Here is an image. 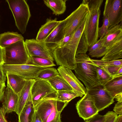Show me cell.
Masks as SVG:
<instances>
[{
  "label": "cell",
  "instance_id": "obj_1",
  "mask_svg": "<svg viewBox=\"0 0 122 122\" xmlns=\"http://www.w3.org/2000/svg\"><path fill=\"white\" fill-rule=\"evenodd\" d=\"M88 15L73 31L67 42L63 46L58 47L53 51L54 60L57 65L71 70H74L76 68V51Z\"/></svg>",
  "mask_w": 122,
  "mask_h": 122
},
{
  "label": "cell",
  "instance_id": "obj_2",
  "mask_svg": "<svg viewBox=\"0 0 122 122\" xmlns=\"http://www.w3.org/2000/svg\"><path fill=\"white\" fill-rule=\"evenodd\" d=\"M76 66L75 76L84 84L87 90L101 85L98 77L95 64L86 53L76 55Z\"/></svg>",
  "mask_w": 122,
  "mask_h": 122
},
{
  "label": "cell",
  "instance_id": "obj_3",
  "mask_svg": "<svg viewBox=\"0 0 122 122\" xmlns=\"http://www.w3.org/2000/svg\"><path fill=\"white\" fill-rule=\"evenodd\" d=\"M86 0L88 6L89 12L83 33L89 47L97 40L100 8L103 0Z\"/></svg>",
  "mask_w": 122,
  "mask_h": 122
},
{
  "label": "cell",
  "instance_id": "obj_4",
  "mask_svg": "<svg viewBox=\"0 0 122 122\" xmlns=\"http://www.w3.org/2000/svg\"><path fill=\"white\" fill-rule=\"evenodd\" d=\"M14 16L15 25L22 34L24 33L31 16L29 7L25 0H6Z\"/></svg>",
  "mask_w": 122,
  "mask_h": 122
},
{
  "label": "cell",
  "instance_id": "obj_5",
  "mask_svg": "<svg viewBox=\"0 0 122 122\" xmlns=\"http://www.w3.org/2000/svg\"><path fill=\"white\" fill-rule=\"evenodd\" d=\"M3 48L5 63L8 65L28 64L30 56L23 40Z\"/></svg>",
  "mask_w": 122,
  "mask_h": 122
},
{
  "label": "cell",
  "instance_id": "obj_6",
  "mask_svg": "<svg viewBox=\"0 0 122 122\" xmlns=\"http://www.w3.org/2000/svg\"><path fill=\"white\" fill-rule=\"evenodd\" d=\"M89 10L86 0H83L79 6L64 20V37L71 34L74 30L88 15Z\"/></svg>",
  "mask_w": 122,
  "mask_h": 122
},
{
  "label": "cell",
  "instance_id": "obj_7",
  "mask_svg": "<svg viewBox=\"0 0 122 122\" xmlns=\"http://www.w3.org/2000/svg\"><path fill=\"white\" fill-rule=\"evenodd\" d=\"M2 68L5 74H15L27 80L35 79L39 71L46 68L27 64L14 65L4 64Z\"/></svg>",
  "mask_w": 122,
  "mask_h": 122
},
{
  "label": "cell",
  "instance_id": "obj_8",
  "mask_svg": "<svg viewBox=\"0 0 122 122\" xmlns=\"http://www.w3.org/2000/svg\"><path fill=\"white\" fill-rule=\"evenodd\" d=\"M56 92L44 99L34 107L35 110L41 119L45 122L47 117L55 109L68 103L57 100Z\"/></svg>",
  "mask_w": 122,
  "mask_h": 122
},
{
  "label": "cell",
  "instance_id": "obj_9",
  "mask_svg": "<svg viewBox=\"0 0 122 122\" xmlns=\"http://www.w3.org/2000/svg\"><path fill=\"white\" fill-rule=\"evenodd\" d=\"M86 91L93 99L99 112L108 107L114 102V98L104 88L103 85L95 86Z\"/></svg>",
  "mask_w": 122,
  "mask_h": 122
},
{
  "label": "cell",
  "instance_id": "obj_10",
  "mask_svg": "<svg viewBox=\"0 0 122 122\" xmlns=\"http://www.w3.org/2000/svg\"><path fill=\"white\" fill-rule=\"evenodd\" d=\"M103 14L108 20L109 30L118 24L122 20V0H106Z\"/></svg>",
  "mask_w": 122,
  "mask_h": 122
},
{
  "label": "cell",
  "instance_id": "obj_11",
  "mask_svg": "<svg viewBox=\"0 0 122 122\" xmlns=\"http://www.w3.org/2000/svg\"><path fill=\"white\" fill-rule=\"evenodd\" d=\"M24 43L30 57H40L54 61L53 51L47 46L43 41H39L34 39H26Z\"/></svg>",
  "mask_w": 122,
  "mask_h": 122
},
{
  "label": "cell",
  "instance_id": "obj_12",
  "mask_svg": "<svg viewBox=\"0 0 122 122\" xmlns=\"http://www.w3.org/2000/svg\"><path fill=\"white\" fill-rule=\"evenodd\" d=\"M56 92L47 81L35 80L31 90L30 99L35 106Z\"/></svg>",
  "mask_w": 122,
  "mask_h": 122
},
{
  "label": "cell",
  "instance_id": "obj_13",
  "mask_svg": "<svg viewBox=\"0 0 122 122\" xmlns=\"http://www.w3.org/2000/svg\"><path fill=\"white\" fill-rule=\"evenodd\" d=\"M76 107L79 117L85 121L98 114L99 112L87 91L84 96L77 102Z\"/></svg>",
  "mask_w": 122,
  "mask_h": 122
},
{
  "label": "cell",
  "instance_id": "obj_14",
  "mask_svg": "<svg viewBox=\"0 0 122 122\" xmlns=\"http://www.w3.org/2000/svg\"><path fill=\"white\" fill-rule=\"evenodd\" d=\"M57 70L59 75L66 81L73 91L81 97L86 93V88L80 81L71 70L65 67L60 66Z\"/></svg>",
  "mask_w": 122,
  "mask_h": 122
},
{
  "label": "cell",
  "instance_id": "obj_15",
  "mask_svg": "<svg viewBox=\"0 0 122 122\" xmlns=\"http://www.w3.org/2000/svg\"><path fill=\"white\" fill-rule=\"evenodd\" d=\"M64 20L60 21L56 26L43 40L47 46L53 51L58 47L64 37Z\"/></svg>",
  "mask_w": 122,
  "mask_h": 122
},
{
  "label": "cell",
  "instance_id": "obj_16",
  "mask_svg": "<svg viewBox=\"0 0 122 122\" xmlns=\"http://www.w3.org/2000/svg\"><path fill=\"white\" fill-rule=\"evenodd\" d=\"M18 97V95L7 85L5 90L1 107L5 114L15 112Z\"/></svg>",
  "mask_w": 122,
  "mask_h": 122
},
{
  "label": "cell",
  "instance_id": "obj_17",
  "mask_svg": "<svg viewBox=\"0 0 122 122\" xmlns=\"http://www.w3.org/2000/svg\"><path fill=\"white\" fill-rule=\"evenodd\" d=\"M35 81V79L27 80L18 95V100L15 112L19 116L27 103L31 97L32 86Z\"/></svg>",
  "mask_w": 122,
  "mask_h": 122
},
{
  "label": "cell",
  "instance_id": "obj_18",
  "mask_svg": "<svg viewBox=\"0 0 122 122\" xmlns=\"http://www.w3.org/2000/svg\"><path fill=\"white\" fill-rule=\"evenodd\" d=\"M122 39V23L109 29L102 38V46L107 49L116 42Z\"/></svg>",
  "mask_w": 122,
  "mask_h": 122
},
{
  "label": "cell",
  "instance_id": "obj_19",
  "mask_svg": "<svg viewBox=\"0 0 122 122\" xmlns=\"http://www.w3.org/2000/svg\"><path fill=\"white\" fill-rule=\"evenodd\" d=\"M103 86L114 98L116 95L122 93V75L113 77L111 79Z\"/></svg>",
  "mask_w": 122,
  "mask_h": 122
},
{
  "label": "cell",
  "instance_id": "obj_20",
  "mask_svg": "<svg viewBox=\"0 0 122 122\" xmlns=\"http://www.w3.org/2000/svg\"><path fill=\"white\" fill-rule=\"evenodd\" d=\"M5 74L7 79V85L18 95L27 80L15 74L9 73Z\"/></svg>",
  "mask_w": 122,
  "mask_h": 122
},
{
  "label": "cell",
  "instance_id": "obj_21",
  "mask_svg": "<svg viewBox=\"0 0 122 122\" xmlns=\"http://www.w3.org/2000/svg\"><path fill=\"white\" fill-rule=\"evenodd\" d=\"M107 52L101 60L114 61L122 58V39L115 43L108 48Z\"/></svg>",
  "mask_w": 122,
  "mask_h": 122
},
{
  "label": "cell",
  "instance_id": "obj_22",
  "mask_svg": "<svg viewBox=\"0 0 122 122\" xmlns=\"http://www.w3.org/2000/svg\"><path fill=\"white\" fill-rule=\"evenodd\" d=\"M59 22L56 18L54 19H46V23L40 28L36 39L39 41H43Z\"/></svg>",
  "mask_w": 122,
  "mask_h": 122
},
{
  "label": "cell",
  "instance_id": "obj_23",
  "mask_svg": "<svg viewBox=\"0 0 122 122\" xmlns=\"http://www.w3.org/2000/svg\"><path fill=\"white\" fill-rule=\"evenodd\" d=\"M24 38L17 32L8 31L0 34V46L5 48L20 41Z\"/></svg>",
  "mask_w": 122,
  "mask_h": 122
},
{
  "label": "cell",
  "instance_id": "obj_24",
  "mask_svg": "<svg viewBox=\"0 0 122 122\" xmlns=\"http://www.w3.org/2000/svg\"><path fill=\"white\" fill-rule=\"evenodd\" d=\"M67 0H44V4L53 12L56 15L62 14L64 13L66 8Z\"/></svg>",
  "mask_w": 122,
  "mask_h": 122
},
{
  "label": "cell",
  "instance_id": "obj_25",
  "mask_svg": "<svg viewBox=\"0 0 122 122\" xmlns=\"http://www.w3.org/2000/svg\"><path fill=\"white\" fill-rule=\"evenodd\" d=\"M35 111L34 107L30 98L18 116V122H31Z\"/></svg>",
  "mask_w": 122,
  "mask_h": 122
},
{
  "label": "cell",
  "instance_id": "obj_26",
  "mask_svg": "<svg viewBox=\"0 0 122 122\" xmlns=\"http://www.w3.org/2000/svg\"><path fill=\"white\" fill-rule=\"evenodd\" d=\"M47 81L56 92L62 90L73 91L71 86L59 75Z\"/></svg>",
  "mask_w": 122,
  "mask_h": 122
},
{
  "label": "cell",
  "instance_id": "obj_27",
  "mask_svg": "<svg viewBox=\"0 0 122 122\" xmlns=\"http://www.w3.org/2000/svg\"><path fill=\"white\" fill-rule=\"evenodd\" d=\"M108 49L102 45V39L97 40L92 46L89 47V55L92 57L99 58L104 56Z\"/></svg>",
  "mask_w": 122,
  "mask_h": 122
},
{
  "label": "cell",
  "instance_id": "obj_28",
  "mask_svg": "<svg viewBox=\"0 0 122 122\" xmlns=\"http://www.w3.org/2000/svg\"><path fill=\"white\" fill-rule=\"evenodd\" d=\"M59 75L58 72L55 68L48 67L39 71L37 73L35 79L37 80L48 81Z\"/></svg>",
  "mask_w": 122,
  "mask_h": 122
},
{
  "label": "cell",
  "instance_id": "obj_29",
  "mask_svg": "<svg viewBox=\"0 0 122 122\" xmlns=\"http://www.w3.org/2000/svg\"><path fill=\"white\" fill-rule=\"evenodd\" d=\"M28 64L44 68L56 66L53 61L46 58L37 56L30 57Z\"/></svg>",
  "mask_w": 122,
  "mask_h": 122
},
{
  "label": "cell",
  "instance_id": "obj_30",
  "mask_svg": "<svg viewBox=\"0 0 122 122\" xmlns=\"http://www.w3.org/2000/svg\"><path fill=\"white\" fill-rule=\"evenodd\" d=\"M95 65L99 80L102 85H103L112 78L113 77L109 71L107 67L100 66Z\"/></svg>",
  "mask_w": 122,
  "mask_h": 122
},
{
  "label": "cell",
  "instance_id": "obj_31",
  "mask_svg": "<svg viewBox=\"0 0 122 122\" xmlns=\"http://www.w3.org/2000/svg\"><path fill=\"white\" fill-rule=\"evenodd\" d=\"M56 99L58 101L69 103L78 95L73 91L62 90L56 92Z\"/></svg>",
  "mask_w": 122,
  "mask_h": 122
},
{
  "label": "cell",
  "instance_id": "obj_32",
  "mask_svg": "<svg viewBox=\"0 0 122 122\" xmlns=\"http://www.w3.org/2000/svg\"><path fill=\"white\" fill-rule=\"evenodd\" d=\"M66 105L61 106L54 110L48 117L45 122H61V113Z\"/></svg>",
  "mask_w": 122,
  "mask_h": 122
},
{
  "label": "cell",
  "instance_id": "obj_33",
  "mask_svg": "<svg viewBox=\"0 0 122 122\" xmlns=\"http://www.w3.org/2000/svg\"><path fill=\"white\" fill-rule=\"evenodd\" d=\"M91 60L95 64L100 66L108 67L113 66H122V59L111 61H106L101 59L97 60L91 59Z\"/></svg>",
  "mask_w": 122,
  "mask_h": 122
},
{
  "label": "cell",
  "instance_id": "obj_34",
  "mask_svg": "<svg viewBox=\"0 0 122 122\" xmlns=\"http://www.w3.org/2000/svg\"><path fill=\"white\" fill-rule=\"evenodd\" d=\"M88 47L86 38L83 32L77 46L76 55L86 53L88 51Z\"/></svg>",
  "mask_w": 122,
  "mask_h": 122
},
{
  "label": "cell",
  "instance_id": "obj_35",
  "mask_svg": "<svg viewBox=\"0 0 122 122\" xmlns=\"http://www.w3.org/2000/svg\"><path fill=\"white\" fill-rule=\"evenodd\" d=\"M109 23L107 18L103 16V24L101 27L99 28L98 37L100 38V39H102L109 30Z\"/></svg>",
  "mask_w": 122,
  "mask_h": 122
},
{
  "label": "cell",
  "instance_id": "obj_36",
  "mask_svg": "<svg viewBox=\"0 0 122 122\" xmlns=\"http://www.w3.org/2000/svg\"><path fill=\"white\" fill-rule=\"evenodd\" d=\"M108 70L112 76L122 75V66H113L107 67Z\"/></svg>",
  "mask_w": 122,
  "mask_h": 122
},
{
  "label": "cell",
  "instance_id": "obj_37",
  "mask_svg": "<svg viewBox=\"0 0 122 122\" xmlns=\"http://www.w3.org/2000/svg\"><path fill=\"white\" fill-rule=\"evenodd\" d=\"M106 117V114L103 116L98 114L86 120L84 122H104Z\"/></svg>",
  "mask_w": 122,
  "mask_h": 122
},
{
  "label": "cell",
  "instance_id": "obj_38",
  "mask_svg": "<svg viewBox=\"0 0 122 122\" xmlns=\"http://www.w3.org/2000/svg\"><path fill=\"white\" fill-rule=\"evenodd\" d=\"M106 117L104 122H114L117 116L114 112L108 111L106 114Z\"/></svg>",
  "mask_w": 122,
  "mask_h": 122
},
{
  "label": "cell",
  "instance_id": "obj_39",
  "mask_svg": "<svg viewBox=\"0 0 122 122\" xmlns=\"http://www.w3.org/2000/svg\"><path fill=\"white\" fill-rule=\"evenodd\" d=\"M122 102H118L115 104L113 111L117 114L122 115Z\"/></svg>",
  "mask_w": 122,
  "mask_h": 122
},
{
  "label": "cell",
  "instance_id": "obj_40",
  "mask_svg": "<svg viewBox=\"0 0 122 122\" xmlns=\"http://www.w3.org/2000/svg\"><path fill=\"white\" fill-rule=\"evenodd\" d=\"M5 87V83H0V103L3 102Z\"/></svg>",
  "mask_w": 122,
  "mask_h": 122
},
{
  "label": "cell",
  "instance_id": "obj_41",
  "mask_svg": "<svg viewBox=\"0 0 122 122\" xmlns=\"http://www.w3.org/2000/svg\"><path fill=\"white\" fill-rule=\"evenodd\" d=\"M2 66H0V83H5L7 79L6 74L4 72Z\"/></svg>",
  "mask_w": 122,
  "mask_h": 122
},
{
  "label": "cell",
  "instance_id": "obj_42",
  "mask_svg": "<svg viewBox=\"0 0 122 122\" xmlns=\"http://www.w3.org/2000/svg\"><path fill=\"white\" fill-rule=\"evenodd\" d=\"M31 122H43L35 110Z\"/></svg>",
  "mask_w": 122,
  "mask_h": 122
},
{
  "label": "cell",
  "instance_id": "obj_43",
  "mask_svg": "<svg viewBox=\"0 0 122 122\" xmlns=\"http://www.w3.org/2000/svg\"><path fill=\"white\" fill-rule=\"evenodd\" d=\"M5 114L3 109L0 108V122H8L5 116Z\"/></svg>",
  "mask_w": 122,
  "mask_h": 122
},
{
  "label": "cell",
  "instance_id": "obj_44",
  "mask_svg": "<svg viewBox=\"0 0 122 122\" xmlns=\"http://www.w3.org/2000/svg\"><path fill=\"white\" fill-rule=\"evenodd\" d=\"M4 63L3 48L0 46V66H2Z\"/></svg>",
  "mask_w": 122,
  "mask_h": 122
},
{
  "label": "cell",
  "instance_id": "obj_45",
  "mask_svg": "<svg viewBox=\"0 0 122 122\" xmlns=\"http://www.w3.org/2000/svg\"><path fill=\"white\" fill-rule=\"evenodd\" d=\"M71 36V35L68 36L64 37L60 43L58 47L62 46L65 44L69 41Z\"/></svg>",
  "mask_w": 122,
  "mask_h": 122
},
{
  "label": "cell",
  "instance_id": "obj_46",
  "mask_svg": "<svg viewBox=\"0 0 122 122\" xmlns=\"http://www.w3.org/2000/svg\"><path fill=\"white\" fill-rule=\"evenodd\" d=\"M116 100L118 102H122V93L116 95L114 97Z\"/></svg>",
  "mask_w": 122,
  "mask_h": 122
},
{
  "label": "cell",
  "instance_id": "obj_47",
  "mask_svg": "<svg viewBox=\"0 0 122 122\" xmlns=\"http://www.w3.org/2000/svg\"><path fill=\"white\" fill-rule=\"evenodd\" d=\"M114 122H122V115H119L117 116Z\"/></svg>",
  "mask_w": 122,
  "mask_h": 122
}]
</instances>
